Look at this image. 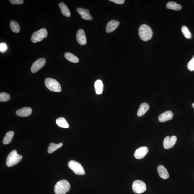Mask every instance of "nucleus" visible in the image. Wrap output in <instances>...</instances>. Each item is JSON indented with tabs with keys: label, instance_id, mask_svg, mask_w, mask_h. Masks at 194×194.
<instances>
[{
	"label": "nucleus",
	"instance_id": "obj_24",
	"mask_svg": "<svg viewBox=\"0 0 194 194\" xmlns=\"http://www.w3.org/2000/svg\"><path fill=\"white\" fill-rule=\"evenodd\" d=\"M64 57L67 60L70 61V62L74 63H77L79 62L78 58L70 53H65L64 54Z\"/></svg>",
	"mask_w": 194,
	"mask_h": 194
},
{
	"label": "nucleus",
	"instance_id": "obj_18",
	"mask_svg": "<svg viewBox=\"0 0 194 194\" xmlns=\"http://www.w3.org/2000/svg\"><path fill=\"white\" fill-rule=\"evenodd\" d=\"M59 6L62 14L67 17H69L71 16V13L67 6L63 2L60 3Z\"/></svg>",
	"mask_w": 194,
	"mask_h": 194
},
{
	"label": "nucleus",
	"instance_id": "obj_11",
	"mask_svg": "<svg viewBox=\"0 0 194 194\" xmlns=\"http://www.w3.org/2000/svg\"><path fill=\"white\" fill-rule=\"evenodd\" d=\"M119 24H120V23L119 22L115 20L109 21L107 23V26H106V32L107 33L113 32L118 27Z\"/></svg>",
	"mask_w": 194,
	"mask_h": 194
},
{
	"label": "nucleus",
	"instance_id": "obj_22",
	"mask_svg": "<svg viewBox=\"0 0 194 194\" xmlns=\"http://www.w3.org/2000/svg\"><path fill=\"white\" fill-rule=\"evenodd\" d=\"M56 123L57 125L61 127L67 128L69 126L67 121L63 117H61L57 119L56 120Z\"/></svg>",
	"mask_w": 194,
	"mask_h": 194
},
{
	"label": "nucleus",
	"instance_id": "obj_5",
	"mask_svg": "<svg viewBox=\"0 0 194 194\" xmlns=\"http://www.w3.org/2000/svg\"><path fill=\"white\" fill-rule=\"evenodd\" d=\"M69 168L76 175H84L85 174L84 167L79 162L74 160H71L68 163Z\"/></svg>",
	"mask_w": 194,
	"mask_h": 194
},
{
	"label": "nucleus",
	"instance_id": "obj_16",
	"mask_svg": "<svg viewBox=\"0 0 194 194\" xmlns=\"http://www.w3.org/2000/svg\"><path fill=\"white\" fill-rule=\"evenodd\" d=\"M157 172L161 178L167 179L169 178V175L166 169L163 166L159 165L157 167Z\"/></svg>",
	"mask_w": 194,
	"mask_h": 194
},
{
	"label": "nucleus",
	"instance_id": "obj_19",
	"mask_svg": "<svg viewBox=\"0 0 194 194\" xmlns=\"http://www.w3.org/2000/svg\"><path fill=\"white\" fill-rule=\"evenodd\" d=\"M14 135V132L13 131H10L6 133L3 141L4 145H7L11 143Z\"/></svg>",
	"mask_w": 194,
	"mask_h": 194
},
{
	"label": "nucleus",
	"instance_id": "obj_17",
	"mask_svg": "<svg viewBox=\"0 0 194 194\" xmlns=\"http://www.w3.org/2000/svg\"><path fill=\"white\" fill-rule=\"evenodd\" d=\"M150 106L146 103H144L141 104L140 107L137 113V115L138 117L143 116L149 110Z\"/></svg>",
	"mask_w": 194,
	"mask_h": 194
},
{
	"label": "nucleus",
	"instance_id": "obj_15",
	"mask_svg": "<svg viewBox=\"0 0 194 194\" xmlns=\"http://www.w3.org/2000/svg\"><path fill=\"white\" fill-rule=\"evenodd\" d=\"M32 109L29 107H25L16 111V114L19 117H27L31 115Z\"/></svg>",
	"mask_w": 194,
	"mask_h": 194
},
{
	"label": "nucleus",
	"instance_id": "obj_21",
	"mask_svg": "<svg viewBox=\"0 0 194 194\" xmlns=\"http://www.w3.org/2000/svg\"><path fill=\"white\" fill-rule=\"evenodd\" d=\"M166 7L169 9L175 11H180L182 9V6L180 4L175 2L170 1L166 5Z\"/></svg>",
	"mask_w": 194,
	"mask_h": 194
},
{
	"label": "nucleus",
	"instance_id": "obj_12",
	"mask_svg": "<svg viewBox=\"0 0 194 194\" xmlns=\"http://www.w3.org/2000/svg\"><path fill=\"white\" fill-rule=\"evenodd\" d=\"M77 10L83 19L86 20H92V17L90 15L88 10L84 8H77Z\"/></svg>",
	"mask_w": 194,
	"mask_h": 194
},
{
	"label": "nucleus",
	"instance_id": "obj_9",
	"mask_svg": "<svg viewBox=\"0 0 194 194\" xmlns=\"http://www.w3.org/2000/svg\"><path fill=\"white\" fill-rule=\"evenodd\" d=\"M177 140V137L175 136H172L171 137H166L163 141L164 148L166 149H169L172 147L173 148V146L175 145Z\"/></svg>",
	"mask_w": 194,
	"mask_h": 194
},
{
	"label": "nucleus",
	"instance_id": "obj_4",
	"mask_svg": "<svg viewBox=\"0 0 194 194\" xmlns=\"http://www.w3.org/2000/svg\"><path fill=\"white\" fill-rule=\"evenodd\" d=\"M45 84L46 87L52 92H60L61 91V87L60 84L56 79L48 78L45 81Z\"/></svg>",
	"mask_w": 194,
	"mask_h": 194
},
{
	"label": "nucleus",
	"instance_id": "obj_26",
	"mask_svg": "<svg viewBox=\"0 0 194 194\" xmlns=\"http://www.w3.org/2000/svg\"><path fill=\"white\" fill-rule=\"evenodd\" d=\"M182 32L183 33V35L185 38L188 39H190L192 38L191 33L186 26H182L181 29Z\"/></svg>",
	"mask_w": 194,
	"mask_h": 194
},
{
	"label": "nucleus",
	"instance_id": "obj_30",
	"mask_svg": "<svg viewBox=\"0 0 194 194\" xmlns=\"http://www.w3.org/2000/svg\"><path fill=\"white\" fill-rule=\"evenodd\" d=\"M9 1L14 4H22L24 2L23 0H10Z\"/></svg>",
	"mask_w": 194,
	"mask_h": 194
},
{
	"label": "nucleus",
	"instance_id": "obj_28",
	"mask_svg": "<svg viewBox=\"0 0 194 194\" xmlns=\"http://www.w3.org/2000/svg\"><path fill=\"white\" fill-rule=\"evenodd\" d=\"M187 68L190 71H194V55L187 64Z\"/></svg>",
	"mask_w": 194,
	"mask_h": 194
},
{
	"label": "nucleus",
	"instance_id": "obj_1",
	"mask_svg": "<svg viewBox=\"0 0 194 194\" xmlns=\"http://www.w3.org/2000/svg\"><path fill=\"white\" fill-rule=\"evenodd\" d=\"M138 33L140 39L144 41L150 40L153 35L151 29L145 24L142 25L139 27Z\"/></svg>",
	"mask_w": 194,
	"mask_h": 194
},
{
	"label": "nucleus",
	"instance_id": "obj_7",
	"mask_svg": "<svg viewBox=\"0 0 194 194\" xmlns=\"http://www.w3.org/2000/svg\"><path fill=\"white\" fill-rule=\"evenodd\" d=\"M146 188L145 183L142 180H135L133 183V190L136 193L140 194L143 193L146 190Z\"/></svg>",
	"mask_w": 194,
	"mask_h": 194
},
{
	"label": "nucleus",
	"instance_id": "obj_3",
	"mask_svg": "<svg viewBox=\"0 0 194 194\" xmlns=\"http://www.w3.org/2000/svg\"><path fill=\"white\" fill-rule=\"evenodd\" d=\"M23 156L17 153V151L14 150L10 152L6 159V165L11 167L17 164L22 160Z\"/></svg>",
	"mask_w": 194,
	"mask_h": 194
},
{
	"label": "nucleus",
	"instance_id": "obj_25",
	"mask_svg": "<svg viewBox=\"0 0 194 194\" xmlns=\"http://www.w3.org/2000/svg\"><path fill=\"white\" fill-rule=\"evenodd\" d=\"M10 26L13 32L19 33L20 31V27L18 23L14 21H11L10 23Z\"/></svg>",
	"mask_w": 194,
	"mask_h": 194
},
{
	"label": "nucleus",
	"instance_id": "obj_31",
	"mask_svg": "<svg viewBox=\"0 0 194 194\" xmlns=\"http://www.w3.org/2000/svg\"><path fill=\"white\" fill-rule=\"evenodd\" d=\"M110 1H112L118 4H124L125 1L124 0H110Z\"/></svg>",
	"mask_w": 194,
	"mask_h": 194
},
{
	"label": "nucleus",
	"instance_id": "obj_6",
	"mask_svg": "<svg viewBox=\"0 0 194 194\" xmlns=\"http://www.w3.org/2000/svg\"><path fill=\"white\" fill-rule=\"evenodd\" d=\"M48 32L45 28L41 29L33 33L31 38V41L34 43L40 42L44 38L47 37Z\"/></svg>",
	"mask_w": 194,
	"mask_h": 194
},
{
	"label": "nucleus",
	"instance_id": "obj_23",
	"mask_svg": "<svg viewBox=\"0 0 194 194\" xmlns=\"http://www.w3.org/2000/svg\"><path fill=\"white\" fill-rule=\"evenodd\" d=\"M62 146L63 144L62 143L58 144L51 143L50 144L48 148V151L50 154L52 153L57 150L58 149L62 147Z\"/></svg>",
	"mask_w": 194,
	"mask_h": 194
},
{
	"label": "nucleus",
	"instance_id": "obj_27",
	"mask_svg": "<svg viewBox=\"0 0 194 194\" xmlns=\"http://www.w3.org/2000/svg\"><path fill=\"white\" fill-rule=\"evenodd\" d=\"M10 99V96L6 92H1L0 94V102H7Z\"/></svg>",
	"mask_w": 194,
	"mask_h": 194
},
{
	"label": "nucleus",
	"instance_id": "obj_13",
	"mask_svg": "<svg viewBox=\"0 0 194 194\" xmlns=\"http://www.w3.org/2000/svg\"><path fill=\"white\" fill-rule=\"evenodd\" d=\"M78 43L81 45H85L86 43V38L85 32L84 30L79 29L76 35Z\"/></svg>",
	"mask_w": 194,
	"mask_h": 194
},
{
	"label": "nucleus",
	"instance_id": "obj_8",
	"mask_svg": "<svg viewBox=\"0 0 194 194\" xmlns=\"http://www.w3.org/2000/svg\"><path fill=\"white\" fill-rule=\"evenodd\" d=\"M46 62L45 59L43 58L37 60L31 66V72L33 73L37 72L45 65Z\"/></svg>",
	"mask_w": 194,
	"mask_h": 194
},
{
	"label": "nucleus",
	"instance_id": "obj_32",
	"mask_svg": "<svg viewBox=\"0 0 194 194\" xmlns=\"http://www.w3.org/2000/svg\"><path fill=\"white\" fill-rule=\"evenodd\" d=\"M192 107H193V108L194 109V102L192 104Z\"/></svg>",
	"mask_w": 194,
	"mask_h": 194
},
{
	"label": "nucleus",
	"instance_id": "obj_2",
	"mask_svg": "<svg viewBox=\"0 0 194 194\" xmlns=\"http://www.w3.org/2000/svg\"><path fill=\"white\" fill-rule=\"evenodd\" d=\"M71 185L67 180H63L56 184L54 192L56 194H66L70 190Z\"/></svg>",
	"mask_w": 194,
	"mask_h": 194
},
{
	"label": "nucleus",
	"instance_id": "obj_14",
	"mask_svg": "<svg viewBox=\"0 0 194 194\" xmlns=\"http://www.w3.org/2000/svg\"><path fill=\"white\" fill-rule=\"evenodd\" d=\"M173 114L171 111H167L159 115L158 120L161 122H165L171 120L173 117Z\"/></svg>",
	"mask_w": 194,
	"mask_h": 194
},
{
	"label": "nucleus",
	"instance_id": "obj_20",
	"mask_svg": "<svg viewBox=\"0 0 194 194\" xmlns=\"http://www.w3.org/2000/svg\"><path fill=\"white\" fill-rule=\"evenodd\" d=\"M96 94H102L103 90V84L102 81L100 80H97L94 84Z\"/></svg>",
	"mask_w": 194,
	"mask_h": 194
},
{
	"label": "nucleus",
	"instance_id": "obj_10",
	"mask_svg": "<svg viewBox=\"0 0 194 194\" xmlns=\"http://www.w3.org/2000/svg\"><path fill=\"white\" fill-rule=\"evenodd\" d=\"M148 149L146 147H142L137 149L135 151L134 156L137 159L143 158L148 153Z\"/></svg>",
	"mask_w": 194,
	"mask_h": 194
},
{
	"label": "nucleus",
	"instance_id": "obj_29",
	"mask_svg": "<svg viewBox=\"0 0 194 194\" xmlns=\"http://www.w3.org/2000/svg\"><path fill=\"white\" fill-rule=\"evenodd\" d=\"M7 46L5 43H1L0 44V51L1 52H5L7 50Z\"/></svg>",
	"mask_w": 194,
	"mask_h": 194
}]
</instances>
